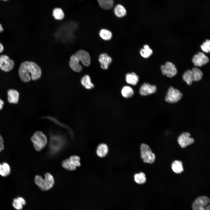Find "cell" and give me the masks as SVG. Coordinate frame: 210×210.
<instances>
[{"mask_svg": "<svg viewBox=\"0 0 210 210\" xmlns=\"http://www.w3.org/2000/svg\"><path fill=\"white\" fill-rule=\"evenodd\" d=\"M4 47L2 44L0 43V53L2 52L4 50Z\"/></svg>", "mask_w": 210, "mask_h": 210, "instance_id": "obj_37", "label": "cell"}, {"mask_svg": "<svg viewBox=\"0 0 210 210\" xmlns=\"http://www.w3.org/2000/svg\"><path fill=\"white\" fill-rule=\"evenodd\" d=\"M4 104V102L0 99V110L2 108Z\"/></svg>", "mask_w": 210, "mask_h": 210, "instance_id": "obj_36", "label": "cell"}, {"mask_svg": "<svg viewBox=\"0 0 210 210\" xmlns=\"http://www.w3.org/2000/svg\"><path fill=\"white\" fill-rule=\"evenodd\" d=\"M191 71L193 81H198L202 79L203 74L200 69L196 67H193Z\"/></svg>", "mask_w": 210, "mask_h": 210, "instance_id": "obj_26", "label": "cell"}, {"mask_svg": "<svg viewBox=\"0 0 210 210\" xmlns=\"http://www.w3.org/2000/svg\"><path fill=\"white\" fill-rule=\"evenodd\" d=\"M3 31V29L2 26L0 24V32H2Z\"/></svg>", "mask_w": 210, "mask_h": 210, "instance_id": "obj_38", "label": "cell"}, {"mask_svg": "<svg viewBox=\"0 0 210 210\" xmlns=\"http://www.w3.org/2000/svg\"><path fill=\"white\" fill-rule=\"evenodd\" d=\"M34 181L35 183L39 188L44 191L48 190L51 189L53 187L55 183L53 176L49 173L45 174L44 178H43L40 176H36Z\"/></svg>", "mask_w": 210, "mask_h": 210, "instance_id": "obj_4", "label": "cell"}, {"mask_svg": "<svg viewBox=\"0 0 210 210\" xmlns=\"http://www.w3.org/2000/svg\"><path fill=\"white\" fill-rule=\"evenodd\" d=\"M99 6L102 8L108 10L111 8L113 6V0H97Z\"/></svg>", "mask_w": 210, "mask_h": 210, "instance_id": "obj_22", "label": "cell"}, {"mask_svg": "<svg viewBox=\"0 0 210 210\" xmlns=\"http://www.w3.org/2000/svg\"><path fill=\"white\" fill-rule=\"evenodd\" d=\"M4 140L2 136L0 135V152H1L4 148L3 144Z\"/></svg>", "mask_w": 210, "mask_h": 210, "instance_id": "obj_34", "label": "cell"}, {"mask_svg": "<svg viewBox=\"0 0 210 210\" xmlns=\"http://www.w3.org/2000/svg\"><path fill=\"white\" fill-rule=\"evenodd\" d=\"M3 0V1H8V0Z\"/></svg>", "mask_w": 210, "mask_h": 210, "instance_id": "obj_39", "label": "cell"}, {"mask_svg": "<svg viewBox=\"0 0 210 210\" xmlns=\"http://www.w3.org/2000/svg\"><path fill=\"white\" fill-rule=\"evenodd\" d=\"M8 100V102L10 103L17 104L18 103L19 94L16 90L10 89L7 92Z\"/></svg>", "mask_w": 210, "mask_h": 210, "instance_id": "obj_16", "label": "cell"}, {"mask_svg": "<svg viewBox=\"0 0 210 210\" xmlns=\"http://www.w3.org/2000/svg\"><path fill=\"white\" fill-rule=\"evenodd\" d=\"M86 66H89L91 63V58L89 53L83 50H80L71 56L69 61L71 68L74 71L79 72L82 70L80 62Z\"/></svg>", "mask_w": 210, "mask_h": 210, "instance_id": "obj_2", "label": "cell"}, {"mask_svg": "<svg viewBox=\"0 0 210 210\" xmlns=\"http://www.w3.org/2000/svg\"><path fill=\"white\" fill-rule=\"evenodd\" d=\"M161 69L162 74L169 78L173 77L177 72L175 65L169 62H167L164 65H162Z\"/></svg>", "mask_w": 210, "mask_h": 210, "instance_id": "obj_10", "label": "cell"}, {"mask_svg": "<svg viewBox=\"0 0 210 210\" xmlns=\"http://www.w3.org/2000/svg\"><path fill=\"white\" fill-rule=\"evenodd\" d=\"M157 90L156 86L149 83H144L141 86L139 93L142 96H146L155 93Z\"/></svg>", "mask_w": 210, "mask_h": 210, "instance_id": "obj_14", "label": "cell"}, {"mask_svg": "<svg viewBox=\"0 0 210 210\" xmlns=\"http://www.w3.org/2000/svg\"><path fill=\"white\" fill-rule=\"evenodd\" d=\"M80 158L76 155H72L67 159L63 160L62 162V167L69 171L75 170L77 167L80 166Z\"/></svg>", "mask_w": 210, "mask_h": 210, "instance_id": "obj_7", "label": "cell"}, {"mask_svg": "<svg viewBox=\"0 0 210 210\" xmlns=\"http://www.w3.org/2000/svg\"><path fill=\"white\" fill-rule=\"evenodd\" d=\"M182 78L183 80L188 85L192 84L193 81V78L191 70H188L183 74Z\"/></svg>", "mask_w": 210, "mask_h": 210, "instance_id": "obj_27", "label": "cell"}, {"mask_svg": "<svg viewBox=\"0 0 210 210\" xmlns=\"http://www.w3.org/2000/svg\"><path fill=\"white\" fill-rule=\"evenodd\" d=\"M96 153L99 157L103 158L105 157L108 152V148L107 145L104 143L99 144L97 149Z\"/></svg>", "mask_w": 210, "mask_h": 210, "instance_id": "obj_18", "label": "cell"}, {"mask_svg": "<svg viewBox=\"0 0 210 210\" xmlns=\"http://www.w3.org/2000/svg\"><path fill=\"white\" fill-rule=\"evenodd\" d=\"M80 82L82 85L86 89H91L94 87L93 84L91 82L90 76L88 75L83 76Z\"/></svg>", "mask_w": 210, "mask_h": 210, "instance_id": "obj_20", "label": "cell"}, {"mask_svg": "<svg viewBox=\"0 0 210 210\" xmlns=\"http://www.w3.org/2000/svg\"><path fill=\"white\" fill-rule=\"evenodd\" d=\"M114 12L116 16L121 18L126 15V10L123 6L120 4H118L115 8Z\"/></svg>", "mask_w": 210, "mask_h": 210, "instance_id": "obj_24", "label": "cell"}, {"mask_svg": "<svg viewBox=\"0 0 210 210\" xmlns=\"http://www.w3.org/2000/svg\"><path fill=\"white\" fill-rule=\"evenodd\" d=\"M140 150L141 157L144 162L152 164L154 162L155 155L148 145L144 143L141 144Z\"/></svg>", "mask_w": 210, "mask_h": 210, "instance_id": "obj_8", "label": "cell"}, {"mask_svg": "<svg viewBox=\"0 0 210 210\" xmlns=\"http://www.w3.org/2000/svg\"><path fill=\"white\" fill-rule=\"evenodd\" d=\"M52 15L55 19L61 20L64 17V14L62 10L60 8H56L53 11Z\"/></svg>", "mask_w": 210, "mask_h": 210, "instance_id": "obj_31", "label": "cell"}, {"mask_svg": "<svg viewBox=\"0 0 210 210\" xmlns=\"http://www.w3.org/2000/svg\"><path fill=\"white\" fill-rule=\"evenodd\" d=\"M134 178L135 182L139 184H144L146 180L145 174L143 172L136 174L134 175Z\"/></svg>", "mask_w": 210, "mask_h": 210, "instance_id": "obj_29", "label": "cell"}, {"mask_svg": "<svg viewBox=\"0 0 210 210\" xmlns=\"http://www.w3.org/2000/svg\"><path fill=\"white\" fill-rule=\"evenodd\" d=\"M121 94L123 96L126 98H128L132 96L134 93L132 88L128 86H125L122 88Z\"/></svg>", "mask_w": 210, "mask_h": 210, "instance_id": "obj_28", "label": "cell"}, {"mask_svg": "<svg viewBox=\"0 0 210 210\" xmlns=\"http://www.w3.org/2000/svg\"><path fill=\"white\" fill-rule=\"evenodd\" d=\"M17 199L22 205L25 204V201L23 198L21 197H18L17 198Z\"/></svg>", "mask_w": 210, "mask_h": 210, "instance_id": "obj_35", "label": "cell"}, {"mask_svg": "<svg viewBox=\"0 0 210 210\" xmlns=\"http://www.w3.org/2000/svg\"><path fill=\"white\" fill-rule=\"evenodd\" d=\"M143 47L140 51V55L143 58H148L152 55L153 50L148 45H144Z\"/></svg>", "mask_w": 210, "mask_h": 210, "instance_id": "obj_25", "label": "cell"}, {"mask_svg": "<svg viewBox=\"0 0 210 210\" xmlns=\"http://www.w3.org/2000/svg\"><path fill=\"white\" fill-rule=\"evenodd\" d=\"M13 206L17 210H21L23 205L18 201L17 198L14 199L12 204Z\"/></svg>", "mask_w": 210, "mask_h": 210, "instance_id": "obj_33", "label": "cell"}, {"mask_svg": "<svg viewBox=\"0 0 210 210\" xmlns=\"http://www.w3.org/2000/svg\"><path fill=\"white\" fill-rule=\"evenodd\" d=\"M208 57L203 52H199L193 57L192 61L195 66H202L207 63L209 62Z\"/></svg>", "mask_w": 210, "mask_h": 210, "instance_id": "obj_13", "label": "cell"}, {"mask_svg": "<svg viewBox=\"0 0 210 210\" xmlns=\"http://www.w3.org/2000/svg\"><path fill=\"white\" fill-rule=\"evenodd\" d=\"M99 35L103 39L106 41L110 40L112 36V32L110 31L104 29L100 30Z\"/></svg>", "mask_w": 210, "mask_h": 210, "instance_id": "obj_30", "label": "cell"}, {"mask_svg": "<svg viewBox=\"0 0 210 210\" xmlns=\"http://www.w3.org/2000/svg\"><path fill=\"white\" fill-rule=\"evenodd\" d=\"M49 152L52 155L57 153L64 147L66 142L65 136L60 133H50Z\"/></svg>", "mask_w": 210, "mask_h": 210, "instance_id": "obj_3", "label": "cell"}, {"mask_svg": "<svg viewBox=\"0 0 210 210\" xmlns=\"http://www.w3.org/2000/svg\"><path fill=\"white\" fill-rule=\"evenodd\" d=\"M10 171V167L6 163L0 164V175L2 176L6 177L8 175Z\"/></svg>", "mask_w": 210, "mask_h": 210, "instance_id": "obj_23", "label": "cell"}, {"mask_svg": "<svg viewBox=\"0 0 210 210\" xmlns=\"http://www.w3.org/2000/svg\"><path fill=\"white\" fill-rule=\"evenodd\" d=\"M190 136V134L188 132H183L179 136L178 141L181 147L184 148L194 143V139Z\"/></svg>", "mask_w": 210, "mask_h": 210, "instance_id": "obj_12", "label": "cell"}, {"mask_svg": "<svg viewBox=\"0 0 210 210\" xmlns=\"http://www.w3.org/2000/svg\"><path fill=\"white\" fill-rule=\"evenodd\" d=\"M210 41L209 40L207 39L204 42L201 46L202 50L204 52L209 53L210 51Z\"/></svg>", "mask_w": 210, "mask_h": 210, "instance_id": "obj_32", "label": "cell"}, {"mask_svg": "<svg viewBox=\"0 0 210 210\" xmlns=\"http://www.w3.org/2000/svg\"><path fill=\"white\" fill-rule=\"evenodd\" d=\"M19 76L23 82H28L31 79L35 80L39 78L42 74L40 67L32 62L25 61L20 66Z\"/></svg>", "mask_w": 210, "mask_h": 210, "instance_id": "obj_1", "label": "cell"}, {"mask_svg": "<svg viewBox=\"0 0 210 210\" xmlns=\"http://www.w3.org/2000/svg\"><path fill=\"white\" fill-rule=\"evenodd\" d=\"M99 61L100 63L101 68L106 69L112 62V58L106 53H102L100 55Z\"/></svg>", "mask_w": 210, "mask_h": 210, "instance_id": "obj_15", "label": "cell"}, {"mask_svg": "<svg viewBox=\"0 0 210 210\" xmlns=\"http://www.w3.org/2000/svg\"><path fill=\"white\" fill-rule=\"evenodd\" d=\"M35 150L40 151L46 146L48 143L47 138L41 131L36 132L31 138Z\"/></svg>", "mask_w": 210, "mask_h": 210, "instance_id": "obj_5", "label": "cell"}, {"mask_svg": "<svg viewBox=\"0 0 210 210\" xmlns=\"http://www.w3.org/2000/svg\"><path fill=\"white\" fill-rule=\"evenodd\" d=\"M192 210H210V199L206 196L197 198L192 204Z\"/></svg>", "mask_w": 210, "mask_h": 210, "instance_id": "obj_6", "label": "cell"}, {"mask_svg": "<svg viewBox=\"0 0 210 210\" xmlns=\"http://www.w3.org/2000/svg\"><path fill=\"white\" fill-rule=\"evenodd\" d=\"M14 63L13 61L7 55L0 56V68L4 71L8 72L13 68Z\"/></svg>", "mask_w": 210, "mask_h": 210, "instance_id": "obj_11", "label": "cell"}, {"mask_svg": "<svg viewBox=\"0 0 210 210\" xmlns=\"http://www.w3.org/2000/svg\"><path fill=\"white\" fill-rule=\"evenodd\" d=\"M182 96V94L179 90L171 87L168 89L165 100L169 103H176L179 101Z\"/></svg>", "mask_w": 210, "mask_h": 210, "instance_id": "obj_9", "label": "cell"}, {"mask_svg": "<svg viewBox=\"0 0 210 210\" xmlns=\"http://www.w3.org/2000/svg\"><path fill=\"white\" fill-rule=\"evenodd\" d=\"M139 80L138 76L134 72L128 73L126 75V80L127 82L133 85H136Z\"/></svg>", "mask_w": 210, "mask_h": 210, "instance_id": "obj_19", "label": "cell"}, {"mask_svg": "<svg viewBox=\"0 0 210 210\" xmlns=\"http://www.w3.org/2000/svg\"><path fill=\"white\" fill-rule=\"evenodd\" d=\"M172 168L175 173L180 174L183 171L182 162L179 160H175L172 163Z\"/></svg>", "mask_w": 210, "mask_h": 210, "instance_id": "obj_21", "label": "cell"}, {"mask_svg": "<svg viewBox=\"0 0 210 210\" xmlns=\"http://www.w3.org/2000/svg\"><path fill=\"white\" fill-rule=\"evenodd\" d=\"M42 118L43 119L48 120L55 124L60 125L61 127L66 129L68 130L71 137H73L74 136L73 132L70 127L68 125L62 123L61 122H60L55 118L50 116H47L43 117Z\"/></svg>", "mask_w": 210, "mask_h": 210, "instance_id": "obj_17", "label": "cell"}]
</instances>
